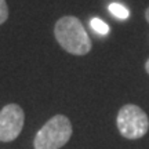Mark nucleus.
<instances>
[{"label":"nucleus","instance_id":"1","mask_svg":"<svg viewBox=\"0 0 149 149\" xmlns=\"http://www.w3.org/2000/svg\"><path fill=\"white\" fill-rule=\"evenodd\" d=\"M54 36L65 51L73 55H86L91 51V39L79 18L66 15L54 26Z\"/></svg>","mask_w":149,"mask_h":149},{"label":"nucleus","instance_id":"2","mask_svg":"<svg viewBox=\"0 0 149 149\" xmlns=\"http://www.w3.org/2000/svg\"><path fill=\"white\" fill-rule=\"evenodd\" d=\"M72 137V123L64 115L51 117L33 139L35 149H59Z\"/></svg>","mask_w":149,"mask_h":149},{"label":"nucleus","instance_id":"3","mask_svg":"<svg viewBox=\"0 0 149 149\" xmlns=\"http://www.w3.org/2000/svg\"><path fill=\"white\" fill-rule=\"evenodd\" d=\"M116 124L119 133L127 139L142 138L149 130L148 115L144 109L133 104H127L119 109Z\"/></svg>","mask_w":149,"mask_h":149},{"label":"nucleus","instance_id":"4","mask_svg":"<svg viewBox=\"0 0 149 149\" xmlns=\"http://www.w3.org/2000/svg\"><path fill=\"white\" fill-rule=\"evenodd\" d=\"M25 113L19 105L8 104L0 111V142H11L21 134Z\"/></svg>","mask_w":149,"mask_h":149},{"label":"nucleus","instance_id":"5","mask_svg":"<svg viewBox=\"0 0 149 149\" xmlns=\"http://www.w3.org/2000/svg\"><path fill=\"white\" fill-rule=\"evenodd\" d=\"M109 11L112 15H115L119 19H127L130 17V11L120 3H111L109 4Z\"/></svg>","mask_w":149,"mask_h":149},{"label":"nucleus","instance_id":"6","mask_svg":"<svg viewBox=\"0 0 149 149\" xmlns=\"http://www.w3.org/2000/svg\"><path fill=\"white\" fill-rule=\"evenodd\" d=\"M90 26L93 28L94 32L100 33V35H107L111 31L109 25H108L107 22H104L102 19H100V18H93L90 22Z\"/></svg>","mask_w":149,"mask_h":149},{"label":"nucleus","instance_id":"7","mask_svg":"<svg viewBox=\"0 0 149 149\" xmlns=\"http://www.w3.org/2000/svg\"><path fill=\"white\" fill-rule=\"evenodd\" d=\"M8 18V6L6 0H0V25L4 24Z\"/></svg>","mask_w":149,"mask_h":149},{"label":"nucleus","instance_id":"8","mask_svg":"<svg viewBox=\"0 0 149 149\" xmlns=\"http://www.w3.org/2000/svg\"><path fill=\"white\" fill-rule=\"evenodd\" d=\"M145 19L149 22V7L146 8V11H145Z\"/></svg>","mask_w":149,"mask_h":149},{"label":"nucleus","instance_id":"9","mask_svg":"<svg viewBox=\"0 0 149 149\" xmlns=\"http://www.w3.org/2000/svg\"><path fill=\"white\" fill-rule=\"evenodd\" d=\"M145 70H146V73L149 74V59L145 62Z\"/></svg>","mask_w":149,"mask_h":149}]
</instances>
